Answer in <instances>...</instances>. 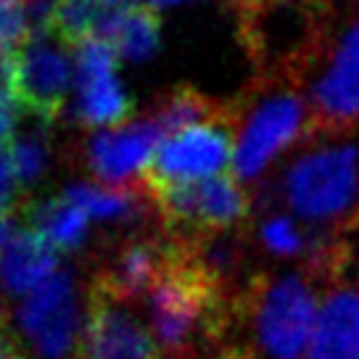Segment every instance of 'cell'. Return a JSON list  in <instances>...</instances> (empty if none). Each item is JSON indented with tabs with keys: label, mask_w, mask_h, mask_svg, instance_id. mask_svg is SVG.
Segmentation results:
<instances>
[{
	"label": "cell",
	"mask_w": 359,
	"mask_h": 359,
	"mask_svg": "<svg viewBox=\"0 0 359 359\" xmlns=\"http://www.w3.org/2000/svg\"><path fill=\"white\" fill-rule=\"evenodd\" d=\"M317 283L306 272H254L238 299V325L259 359H304L317 320Z\"/></svg>",
	"instance_id": "cell-1"
},
{
	"label": "cell",
	"mask_w": 359,
	"mask_h": 359,
	"mask_svg": "<svg viewBox=\"0 0 359 359\" xmlns=\"http://www.w3.org/2000/svg\"><path fill=\"white\" fill-rule=\"evenodd\" d=\"M238 106L233 172L254 182L275 158L299 143L317 137L309 98L299 85L283 79H257Z\"/></svg>",
	"instance_id": "cell-2"
},
{
	"label": "cell",
	"mask_w": 359,
	"mask_h": 359,
	"mask_svg": "<svg viewBox=\"0 0 359 359\" xmlns=\"http://www.w3.org/2000/svg\"><path fill=\"white\" fill-rule=\"evenodd\" d=\"M357 164L359 146L351 140L314 137L283 172V203L309 227H338L354 214Z\"/></svg>",
	"instance_id": "cell-3"
},
{
	"label": "cell",
	"mask_w": 359,
	"mask_h": 359,
	"mask_svg": "<svg viewBox=\"0 0 359 359\" xmlns=\"http://www.w3.org/2000/svg\"><path fill=\"white\" fill-rule=\"evenodd\" d=\"M317 137H344L359 122V13L333 29L304 82Z\"/></svg>",
	"instance_id": "cell-4"
},
{
	"label": "cell",
	"mask_w": 359,
	"mask_h": 359,
	"mask_svg": "<svg viewBox=\"0 0 359 359\" xmlns=\"http://www.w3.org/2000/svg\"><path fill=\"white\" fill-rule=\"evenodd\" d=\"M72 50L74 48L53 29H34L16 48L11 61V90L32 122L56 127L67 114L72 79L77 77Z\"/></svg>",
	"instance_id": "cell-5"
},
{
	"label": "cell",
	"mask_w": 359,
	"mask_h": 359,
	"mask_svg": "<svg viewBox=\"0 0 359 359\" xmlns=\"http://www.w3.org/2000/svg\"><path fill=\"white\" fill-rule=\"evenodd\" d=\"M238 106L227 103L217 119L196 124L182 133L164 137L156 156L140 182L146 185H182L224 175L236 158Z\"/></svg>",
	"instance_id": "cell-6"
},
{
	"label": "cell",
	"mask_w": 359,
	"mask_h": 359,
	"mask_svg": "<svg viewBox=\"0 0 359 359\" xmlns=\"http://www.w3.org/2000/svg\"><path fill=\"white\" fill-rule=\"evenodd\" d=\"M82 293L72 269H58L16 309L22 341L45 359H74L85 333Z\"/></svg>",
	"instance_id": "cell-7"
},
{
	"label": "cell",
	"mask_w": 359,
	"mask_h": 359,
	"mask_svg": "<svg viewBox=\"0 0 359 359\" xmlns=\"http://www.w3.org/2000/svg\"><path fill=\"white\" fill-rule=\"evenodd\" d=\"M164 135L151 116L130 119L116 127L93 130L72 146V156L88 169L95 182L109 188H135L156 156Z\"/></svg>",
	"instance_id": "cell-8"
},
{
	"label": "cell",
	"mask_w": 359,
	"mask_h": 359,
	"mask_svg": "<svg viewBox=\"0 0 359 359\" xmlns=\"http://www.w3.org/2000/svg\"><path fill=\"white\" fill-rule=\"evenodd\" d=\"M169 257L172 238L164 230L109 238L101 251H95V269L90 275V283L119 302L146 306L148 291L164 272Z\"/></svg>",
	"instance_id": "cell-9"
},
{
	"label": "cell",
	"mask_w": 359,
	"mask_h": 359,
	"mask_svg": "<svg viewBox=\"0 0 359 359\" xmlns=\"http://www.w3.org/2000/svg\"><path fill=\"white\" fill-rule=\"evenodd\" d=\"M137 304L114 299L98 285H88L85 333L74 359H158L156 338L140 317Z\"/></svg>",
	"instance_id": "cell-10"
},
{
	"label": "cell",
	"mask_w": 359,
	"mask_h": 359,
	"mask_svg": "<svg viewBox=\"0 0 359 359\" xmlns=\"http://www.w3.org/2000/svg\"><path fill=\"white\" fill-rule=\"evenodd\" d=\"M77 56V98L72 116L85 130H103L130 122L133 103L116 77V50L103 40H88L74 48Z\"/></svg>",
	"instance_id": "cell-11"
},
{
	"label": "cell",
	"mask_w": 359,
	"mask_h": 359,
	"mask_svg": "<svg viewBox=\"0 0 359 359\" xmlns=\"http://www.w3.org/2000/svg\"><path fill=\"white\" fill-rule=\"evenodd\" d=\"M304 359H359L357 285L325 288Z\"/></svg>",
	"instance_id": "cell-12"
},
{
	"label": "cell",
	"mask_w": 359,
	"mask_h": 359,
	"mask_svg": "<svg viewBox=\"0 0 359 359\" xmlns=\"http://www.w3.org/2000/svg\"><path fill=\"white\" fill-rule=\"evenodd\" d=\"M58 272V251L24 227L8 246L0 251V296H29L48 278Z\"/></svg>",
	"instance_id": "cell-13"
},
{
	"label": "cell",
	"mask_w": 359,
	"mask_h": 359,
	"mask_svg": "<svg viewBox=\"0 0 359 359\" xmlns=\"http://www.w3.org/2000/svg\"><path fill=\"white\" fill-rule=\"evenodd\" d=\"M24 224L32 230L34 236H40L45 243L64 251V254H74L85 246L90 233V217L88 212L77 206L69 196L58 193V196H34L24 203L22 209Z\"/></svg>",
	"instance_id": "cell-14"
},
{
	"label": "cell",
	"mask_w": 359,
	"mask_h": 359,
	"mask_svg": "<svg viewBox=\"0 0 359 359\" xmlns=\"http://www.w3.org/2000/svg\"><path fill=\"white\" fill-rule=\"evenodd\" d=\"M224 109H227V103L212 101L198 90L180 85V88L164 93L158 101H154L148 116L154 119V124L161 130L164 137H172V135L188 130V127L212 122Z\"/></svg>",
	"instance_id": "cell-15"
},
{
	"label": "cell",
	"mask_w": 359,
	"mask_h": 359,
	"mask_svg": "<svg viewBox=\"0 0 359 359\" xmlns=\"http://www.w3.org/2000/svg\"><path fill=\"white\" fill-rule=\"evenodd\" d=\"M109 45L124 61H133V64L148 61L161 45V19H158V13L146 8V6H135L133 11L119 22V27L114 29Z\"/></svg>",
	"instance_id": "cell-16"
},
{
	"label": "cell",
	"mask_w": 359,
	"mask_h": 359,
	"mask_svg": "<svg viewBox=\"0 0 359 359\" xmlns=\"http://www.w3.org/2000/svg\"><path fill=\"white\" fill-rule=\"evenodd\" d=\"M320 283L330 285H357L359 288V212H354L346 222L330 230V246L325 254V264L320 272Z\"/></svg>",
	"instance_id": "cell-17"
},
{
	"label": "cell",
	"mask_w": 359,
	"mask_h": 359,
	"mask_svg": "<svg viewBox=\"0 0 359 359\" xmlns=\"http://www.w3.org/2000/svg\"><path fill=\"white\" fill-rule=\"evenodd\" d=\"M50 130L40 122H32V127H27L22 133H16L8 140L13 156V167L19 175V182L27 193L32 191L34 185L45 177V172L50 167Z\"/></svg>",
	"instance_id": "cell-18"
},
{
	"label": "cell",
	"mask_w": 359,
	"mask_h": 359,
	"mask_svg": "<svg viewBox=\"0 0 359 359\" xmlns=\"http://www.w3.org/2000/svg\"><path fill=\"white\" fill-rule=\"evenodd\" d=\"M254 233H257L259 246L269 251V254L304 259L309 246H312L314 227H304L296 217H288V214L269 212L262 214V219H259Z\"/></svg>",
	"instance_id": "cell-19"
},
{
	"label": "cell",
	"mask_w": 359,
	"mask_h": 359,
	"mask_svg": "<svg viewBox=\"0 0 359 359\" xmlns=\"http://www.w3.org/2000/svg\"><path fill=\"white\" fill-rule=\"evenodd\" d=\"M27 201L29 198H27V191L22 188L16 167H13L11 148L8 143H0V219L19 214Z\"/></svg>",
	"instance_id": "cell-20"
},
{
	"label": "cell",
	"mask_w": 359,
	"mask_h": 359,
	"mask_svg": "<svg viewBox=\"0 0 359 359\" xmlns=\"http://www.w3.org/2000/svg\"><path fill=\"white\" fill-rule=\"evenodd\" d=\"M29 34L24 0H0V53H16Z\"/></svg>",
	"instance_id": "cell-21"
},
{
	"label": "cell",
	"mask_w": 359,
	"mask_h": 359,
	"mask_svg": "<svg viewBox=\"0 0 359 359\" xmlns=\"http://www.w3.org/2000/svg\"><path fill=\"white\" fill-rule=\"evenodd\" d=\"M22 106L13 95L11 85L0 82V143H8L13 135H16V124L22 116Z\"/></svg>",
	"instance_id": "cell-22"
},
{
	"label": "cell",
	"mask_w": 359,
	"mask_h": 359,
	"mask_svg": "<svg viewBox=\"0 0 359 359\" xmlns=\"http://www.w3.org/2000/svg\"><path fill=\"white\" fill-rule=\"evenodd\" d=\"M0 359H27L22 336H13L8 320H0Z\"/></svg>",
	"instance_id": "cell-23"
},
{
	"label": "cell",
	"mask_w": 359,
	"mask_h": 359,
	"mask_svg": "<svg viewBox=\"0 0 359 359\" xmlns=\"http://www.w3.org/2000/svg\"><path fill=\"white\" fill-rule=\"evenodd\" d=\"M209 359H259V357L246 346H224L222 351H217V354Z\"/></svg>",
	"instance_id": "cell-24"
},
{
	"label": "cell",
	"mask_w": 359,
	"mask_h": 359,
	"mask_svg": "<svg viewBox=\"0 0 359 359\" xmlns=\"http://www.w3.org/2000/svg\"><path fill=\"white\" fill-rule=\"evenodd\" d=\"M137 3L158 13V11H167V8H177V6H188V3H196V0H137Z\"/></svg>",
	"instance_id": "cell-25"
},
{
	"label": "cell",
	"mask_w": 359,
	"mask_h": 359,
	"mask_svg": "<svg viewBox=\"0 0 359 359\" xmlns=\"http://www.w3.org/2000/svg\"><path fill=\"white\" fill-rule=\"evenodd\" d=\"M227 3H230V6L236 8V11H241V8H246V6L251 3V0H227Z\"/></svg>",
	"instance_id": "cell-26"
},
{
	"label": "cell",
	"mask_w": 359,
	"mask_h": 359,
	"mask_svg": "<svg viewBox=\"0 0 359 359\" xmlns=\"http://www.w3.org/2000/svg\"><path fill=\"white\" fill-rule=\"evenodd\" d=\"M357 212H359V209H357Z\"/></svg>",
	"instance_id": "cell-27"
}]
</instances>
